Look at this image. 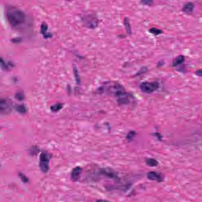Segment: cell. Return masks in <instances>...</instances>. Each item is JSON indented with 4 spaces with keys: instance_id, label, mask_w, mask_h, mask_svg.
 <instances>
[{
    "instance_id": "9a60e30c",
    "label": "cell",
    "mask_w": 202,
    "mask_h": 202,
    "mask_svg": "<svg viewBox=\"0 0 202 202\" xmlns=\"http://www.w3.org/2000/svg\"><path fill=\"white\" fill-rule=\"evenodd\" d=\"M63 107V105L61 104H58L53 105L51 107V110L53 112H57L61 110Z\"/></svg>"
},
{
    "instance_id": "484cf974",
    "label": "cell",
    "mask_w": 202,
    "mask_h": 202,
    "mask_svg": "<svg viewBox=\"0 0 202 202\" xmlns=\"http://www.w3.org/2000/svg\"><path fill=\"white\" fill-rule=\"evenodd\" d=\"M20 40V38H16L15 39H14L13 40V41L14 42H19Z\"/></svg>"
},
{
    "instance_id": "30bf717a",
    "label": "cell",
    "mask_w": 202,
    "mask_h": 202,
    "mask_svg": "<svg viewBox=\"0 0 202 202\" xmlns=\"http://www.w3.org/2000/svg\"><path fill=\"white\" fill-rule=\"evenodd\" d=\"M48 28V25L45 22H42L41 26V33L45 38H50L52 36V34L51 33H47Z\"/></svg>"
},
{
    "instance_id": "2e32d148",
    "label": "cell",
    "mask_w": 202,
    "mask_h": 202,
    "mask_svg": "<svg viewBox=\"0 0 202 202\" xmlns=\"http://www.w3.org/2000/svg\"><path fill=\"white\" fill-rule=\"evenodd\" d=\"M18 175H19V177L20 178V179L23 182L25 183H28V181H29V179L28 178V177L26 176H25V174H23V173H21L19 172L18 173Z\"/></svg>"
},
{
    "instance_id": "7402d4cb",
    "label": "cell",
    "mask_w": 202,
    "mask_h": 202,
    "mask_svg": "<svg viewBox=\"0 0 202 202\" xmlns=\"http://www.w3.org/2000/svg\"><path fill=\"white\" fill-rule=\"evenodd\" d=\"M16 98L19 100H22L24 99V96L21 93H17L16 95Z\"/></svg>"
},
{
    "instance_id": "5b68a950",
    "label": "cell",
    "mask_w": 202,
    "mask_h": 202,
    "mask_svg": "<svg viewBox=\"0 0 202 202\" xmlns=\"http://www.w3.org/2000/svg\"><path fill=\"white\" fill-rule=\"evenodd\" d=\"M84 25L87 28L95 29L98 25V21L97 18L93 15L84 16L82 18Z\"/></svg>"
},
{
    "instance_id": "8992f818",
    "label": "cell",
    "mask_w": 202,
    "mask_h": 202,
    "mask_svg": "<svg viewBox=\"0 0 202 202\" xmlns=\"http://www.w3.org/2000/svg\"><path fill=\"white\" fill-rule=\"evenodd\" d=\"M0 105L1 113L6 114L11 111L12 104L9 100L6 99H1Z\"/></svg>"
},
{
    "instance_id": "ffe728a7",
    "label": "cell",
    "mask_w": 202,
    "mask_h": 202,
    "mask_svg": "<svg viewBox=\"0 0 202 202\" xmlns=\"http://www.w3.org/2000/svg\"><path fill=\"white\" fill-rule=\"evenodd\" d=\"M135 135H136L135 132L134 131H131L128 133V135L126 137V138H127L128 140H131L133 138V137H134Z\"/></svg>"
},
{
    "instance_id": "5bb4252c",
    "label": "cell",
    "mask_w": 202,
    "mask_h": 202,
    "mask_svg": "<svg viewBox=\"0 0 202 202\" xmlns=\"http://www.w3.org/2000/svg\"><path fill=\"white\" fill-rule=\"evenodd\" d=\"M149 32L155 36L159 35V34H162L163 33V31L161 30L155 28V27L150 28L149 30Z\"/></svg>"
},
{
    "instance_id": "6da1fadb",
    "label": "cell",
    "mask_w": 202,
    "mask_h": 202,
    "mask_svg": "<svg viewBox=\"0 0 202 202\" xmlns=\"http://www.w3.org/2000/svg\"><path fill=\"white\" fill-rule=\"evenodd\" d=\"M5 13L7 20L13 28L19 27L25 22L26 15L21 9L10 6L7 7Z\"/></svg>"
},
{
    "instance_id": "4316f807",
    "label": "cell",
    "mask_w": 202,
    "mask_h": 202,
    "mask_svg": "<svg viewBox=\"0 0 202 202\" xmlns=\"http://www.w3.org/2000/svg\"><path fill=\"white\" fill-rule=\"evenodd\" d=\"M65 1H71V0H65Z\"/></svg>"
},
{
    "instance_id": "4fadbf2b",
    "label": "cell",
    "mask_w": 202,
    "mask_h": 202,
    "mask_svg": "<svg viewBox=\"0 0 202 202\" xmlns=\"http://www.w3.org/2000/svg\"><path fill=\"white\" fill-rule=\"evenodd\" d=\"M147 165L150 167H153L158 166V161L156 159L153 158H149L146 160Z\"/></svg>"
},
{
    "instance_id": "277c9868",
    "label": "cell",
    "mask_w": 202,
    "mask_h": 202,
    "mask_svg": "<svg viewBox=\"0 0 202 202\" xmlns=\"http://www.w3.org/2000/svg\"><path fill=\"white\" fill-rule=\"evenodd\" d=\"M159 87V84L156 81H145L142 83L140 85L141 90L143 92L147 94L152 93L158 90Z\"/></svg>"
},
{
    "instance_id": "7a4b0ae2",
    "label": "cell",
    "mask_w": 202,
    "mask_h": 202,
    "mask_svg": "<svg viewBox=\"0 0 202 202\" xmlns=\"http://www.w3.org/2000/svg\"><path fill=\"white\" fill-rule=\"evenodd\" d=\"M100 92L112 95L116 99L119 98L126 91L125 88L117 83L111 81L105 83L99 89Z\"/></svg>"
},
{
    "instance_id": "d4e9b609",
    "label": "cell",
    "mask_w": 202,
    "mask_h": 202,
    "mask_svg": "<svg viewBox=\"0 0 202 202\" xmlns=\"http://www.w3.org/2000/svg\"><path fill=\"white\" fill-rule=\"evenodd\" d=\"M164 61H160L158 62L157 66H158V67H161V66L164 65Z\"/></svg>"
},
{
    "instance_id": "cb8c5ba5",
    "label": "cell",
    "mask_w": 202,
    "mask_h": 202,
    "mask_svg": "<svg viewBox=\"0 0 202 202\" xmlns=\"http://www.w3.org/2000/svg\"><path fill=\"white\" fill-rule=\"evenodd\" d=\"M195 74H196V75L198 76L202 77V69L197 70L195 72Z\"/></svg>"
},
{
    "instance_id": "3957f363",
    "label": "cell",
    "mask_w": 202,
    "mask_h": 202,
    "mask_svg": "<svg viewBox=\"0 0 202 202\" xmlns=\"http://www.w3.org/2000/svg\"><path fill=\"white\" fill-rule=\"evenodd\" d=\"M52 155L47 152H43L40 156L39 166L40 169L43 173H47L49 170V164Z\"/></svg>"
},
{
    "instance_id": "7c38bea8",
    "label": "cell",
    "mask_w": 202,
    "mask_h": 202,
    "mask_svg": "<svg viewBox=\"0 0 202 202\" xmlns=\"http://www.w3.org/2000/svg\"><path fill=\"white\" fill-rule=\"evenodd\" d=\"M124 25L125 30L128 34H132V28L129 19L128 18H125L124 19Z\"/></svg>"
},
{
    "instance_id": "603a6c76",
    "label": "cell",
    "mask_w": 202,
    "mask_h": 202,
    "mask_svg": "<svg viewBox=\"0 0 202 202\" xmlns=\"http://www.w3.org/2000/svg\"><path fill=\"white\" fill-rule=\"evenodd\" d=\"M147 71V69L146 67H143L137 73L136 75L138 76L141 75L143 73H144Z\"/></svg>"
},
{
    "instance_id": "ba28073f",
    "label": "cell",
    "mask_w": 202,
    "mask_h": 202,
    "mask_svg": "<svg viewBox=\"0 0 202 202\" xmlns=\"http://www.w3.org/2000/svg\"><path fill=\"white\" fill-rule=\"evenodd\" d=\"M195 4L191 2H188L184 5L182 11L188 15H191L193 14L195 9Z\"/></svg>"
},
{
    "instance_id": "e0dca14e",
    "label": "cell",
    "mask_w": 202,
    "mask_h": 202,
    "mask_svg": "<svg viewBox=\"0 0 202 202\" xmlns=\"http://www.w3.org/2000/svg\"><path fill=\"white\" fill-rule=\"evenodd\" d=\"M17 111L20 113H24L26 112V110L25 107L23 105H19L16 107Z\"/></svg>"
},
{
    "instance_id": "d6986e66",
    "label": "cell",
    "mask_w": 202,
    "mask_h": 202,
    "mask_svg": "<svg viewBox=\"0 0 202 202\" xmlns=\"http://www.w3.org/2000/svg\"><path fill=\"white\" fill-rule=\"evenodd\" d=\"M73 71H74V73L75 76L76 80L77 83H80V76H79L78 72L76 67L73 68Z\"/></svg>"
},
{
    "instance_id": "9c48e42d",
    "label": "cell",
    "mask_w": 202,
    "mask_h": 202,
    "mask_svg": "<svg viewBox=\"0 0 202 202\" xmlns=\"http://www.w3.org/2000/svg\"><path fill=\"white\" fill-rule=\"evenodd\" d=\"M148 179L151 181H156L160 182L163 181V177L160 174L155 172H150L148 173Z\"/></svg>"
},
{
    "instance_id": "44dd1931",
    "label": "cell",
    "mask_w": 202,
    "mask_h": 202,
    "mask_svg": "<svg viewBox=\"0 0 202 202\" xmlns=\"http://www.w3.org/2000/svg\"><path fill=\"white\" fill-rule=\"evenodd\" d=\"M39 152V149L36 147L31 148L30 151L31 154L33 155L37 154Z\"/></svg>"
},
{
    "instance_id": "52a82bcc",
    "label": "cell",
    "mask_w": 202,
    "mask_h": 202,
    "mask_svg": "<svg viewBox=\"0 0 202 202\" xmlns=\"http://www.w3.org/2000/svg\"><path fill=\"white\" fill-rule=\"evenodd\" d=\"M82 171V168L79 166L73 168L71 173V179L72 181L73 182L78 181L81 177Z\"/></svg>"
},
{
    "instance_id": "8fae6325",
    "label": "cell",
    "mask_w": 202,
    "mask_h": 202,
    "mask_svg": "<svg viewBox=\"0 0 202 202\" xmlns=\"http://www.w3.org/2000/svg\"><path fill=\"white\" fill-rule=\"evenodd\" d=\"M185 60L184 56L183 55H179L176 57L173 62V66L176 67L182 64Z\"/></svg>"
},
{
    "instance_id": "ac0fdd59",
    "label": "cell",
    "mask_w": 202,
    "mask_h": 202,
    "mask_svg": "<svg viewBox=\"0 0 202 202\" xmlns=\"http://www.w3.org/2000/svg\"><path fill=\"white\" fill-rule=\"evenodd\" d=\"M153 0H141V3L143 5L150 6L153 4Z\"/></svg>"
}]
</instances>
